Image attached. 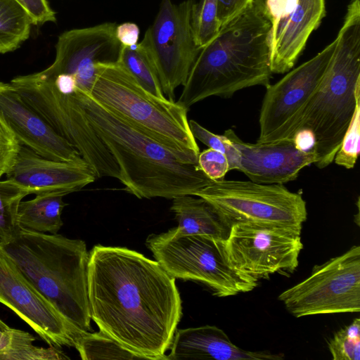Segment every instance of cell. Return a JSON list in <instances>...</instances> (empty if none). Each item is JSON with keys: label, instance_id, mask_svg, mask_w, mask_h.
Instances as JSON below:
<instances>
[{"label": "cell", "instance_id": "ac0fdd59", "mask_svg": "<svg viewBox=\"0 0 360 360\" xmlns=\"http://www.w3.org/2000/svg\"><path fill=\"white\" fill-rule=\"evenodd\" d=\"M6 176L30 194L35 195L53 191L69 194L93 183L96 178L87 163L50 160L22 145Z\"/></svg>", "mask_w": 360, "mask_h": 360}, {"label": "cell", "instance_id": "1f68e13d", "mask_svg": "<svg viewBox=\"0 0 360 360\" xmlns=\"http://www.w3.org/2000/svg\"><path fill=\"white\" fill-rule=\"evenodd\" d=\"M21 144L0 117V178L13 167Z\"/></svg>", "mask_w": 360, "mask_h": 360}, {"label": "cell", "instance_id": "f546056e", "mask_svg": "<svg viewBox=\"0 0 360 360\" xmlns=\"http://www.w3.org/2000/svg\"><path fill=\"white\" fill-rule=\"evenodd\" d=\"M360 98L334 158L335 162L346 169L354 167L360 151Z\"/></svg>", "mask_w": 360, "mask_h": 360}, {"label": "cell", "instance_id": "ab89813d", "mask_svg": "<svg viewBox=\"0 0 360 360\" xmlns=\"http://www.w3.org/2000/svg\"><path fill=\"white\" fill-rule=\"evenodd\" d=\"M266 0H252V4L265 14V4Z\"/></svg>", "mask_w": 360, "mask_h": 360}, {"label": "cell", "instance_id": "30bf717a", "mask_svg": "<svg viewBox=\"0 0 360 360\" xmlns=\"http://www.w3.org/2000/svg\"><path fill=\"white\" fill-rule=\"evenodd\" d=\"M278 299L295 317L359 312L360 247L315 265L310 276L281 292Z\"/></svg>", "mask_w": 360, "mask_h": 360}, {"label": "cell", "instance_id": "52a82bcc", "mask_svg": "<svg viewBox=\"0 0 360 360\" xmlns=\"http://www.w3.org/2000/svg\"><path fill=\"white\" fill-rule=\"evenodd\" d=\"M224 240L181 234L172 228L149 235L146 244L156 261L175 278L203 283L219 297L252 290L259 281L231 264Z\"/></svg>", "mask_w": 360, "mask_h": 360}, {"label": "cell", "instance_id": "74e56055", "mask_svg": "<svg viewBox=\"0 0 360 360\" xmlns=\"http://www.w3.org/2000/svg\"><path fill=\"white\" fill-rule=\"evenodd\" d=\"M292 141L297 148L301 150L307 151L313 149L315 143L312 133L308 129L297 131Z\"/></svg>", "mask_w": 360, "mask_h": 360}, {"label": "cell", "instance_id": "d6986e66", "mask_svg": "<svg viewBox=\"0 0 360 360\" xmlns=\"http://www.w3.org/2000/svg\"><path fill=\"white\" fill-rule=\"evenodd\" d=\"M325 13V0H297L290 13L271 24L269 46L272 73H285L294 66Z\"/></svg>", "mask_w": 360, "mask_h": 360}, {"label": "cell", "instance_id": "8d00e7d4", "mask_svg": "<svg viewBox=\"0 0 360 360\" xmlns=\"http://www.w3.org/2000/svg\"><path fill=\"white\" fill-rule=\"evenodd\" d=\"M139 28L133 22H124L117 25L115 35L119 41L126 46L137 44L139 37Z\"/></svg>", "mask_w": 360, "mask_h": 360}, {"label": "cell", "instance_id": "4dcf8cb0", "mask_svg": "<svg viewBox=\"0 0 360 360\" xmlns=\"http://www.w3.org/2000/svg\"><path fill=\"white\" fill-rule=\"evenodd\" d=\"M191 132L195 139L217 151L228 159L229 170L238 169L240 155L231 142L223 134L217 135L205 129L195 120H189Z\"/></svg>", "mask_w": 360, "mask_h": 360}, {"label": "cell", "instance_id": "7402d4cb", "mask_svg": "<svg viewBox=\"0 0 360 360\" xmlns=\"http://www.w3.org/2000/svg\"><path fill=\"white\" fill-rule=\"evenodd\" d=\"M64 192L53 191L36 195L32 200L21 201L18 210V223L21 229L56 234L63 222L61 214L67 204Z\"/></svg>", "mask_w": 360, "mask_h": 360}, {"label": "cell", "instance_id": "9a60e30c", "mask_svg": "<svg viewBox=\"0 0 360 360\" xmlns=\"http://www.w3.org/2000/svg\"><path fill=\"white\" fill-rule=\"evenodd\" d=\"M117 25L105 22L62 33L55 60L47 68L71 77L79 89L90 91L97 65L120 60L123 45L115 35Z\"/></svg>", "mask_w": 360, "mask_h": 360}, {"label": "cell", "instance_id": "277c9868", "mask_svg": "<svg viewBox=\"0 0 360 360\" xmlns=\"http://www.w3.org/2000/svg\"><path fill=\"white\" fill-rule=\"evenodd\" d=\"M27 279L72 325L91 330L89 252L84 240L20 228L0 245Z\"/></svg>", "mask_w": 360, "mask_h": 360}, {"label": "cell", "instance_id": "e575fe53", "mask_svg": "<svg viewBox=\"0 0 360 360\" xmlns=\"http://www.w3.org/2000/svg\"><path fill=\"white\" fill-rule=\"evenodd\" d=\"M252 0H218L217 18L221 27L248 6Z\"/></svg>", "mask_w": 360, "mask_h": 360}, {"label": "cell", "instance_id": "4316f807", "mask_svg": "<svg viewBox=\"0 0 360 360\" xmlns=\"http://www.w3.org/2000/svg\"><path fill=\"white\" fill-rule=\"evenodd\" d=\"M35 338L30 333L13 329L9 347L0 354V360H61L68 359L60 348L42 347L32 342Z\"/></svg>", "mask_w": 360, "mask_h": 360}, {"label": "cell", "instance_id": "2e32d148", "mask_svg": "<svg viewBox=\"0 0 360 360\" xmlns=\"http://www.w3.org/2000/svg\"><path fill=\"white\" fill-rule=\"evenodd\" d=\"M0 117L20 143L38 155L50 160L86 163L69 142L23 101L11 83L0 82Z\"/></svg>", "mask_w": 360, "mask_h": 360}, {"label": "cell", "instance_id": "ffe728a7", "mask_svg": "<svg viewBox=\"0 0 360 360\" xmlns=\"http://www.w3.org/2000/svg\"><path fill=\"white\" fill-rule=\"evenodd\" d=\"M167 360H280L283 355L267 351H248L234 345L214 326L176 329Z\"/></svg>", "mask_w": 360, "mask_h": 360}, {"label": "cell", "instance_id": "8fae6325", "mask_svg": "<svg viewBox=\"0 0 360 360\" xmlns=\"http://www.w3.org/2000/svg\"><path fill=\"white\" fill-rule=\"evenodd\" d=\"M335 46L336 39L311 59L266 87L257 143L292 141L325 76Z\"/></svg>", "mask_w": 360, "mask_h": 360}, {"label": "cell", "instance_id": "e0dca14e", "mask_svg": "<svg viewBox=\"0 0 360 360\" xmlns=\"http://www.w3.org/2000/svg\"><path fill=\"white\" fill-rule=\"evenodd\" d=\"M224 135L239 153L238 170L256 183H288L296 179L304 167L317 160L314 149L301 150L292 141L250 143L241 140L231 129L226 130Z\"/></svg>", "mask_w": 360, "mask_h": 360}, {"label": "cell", "instance_id": "603a6c76", "mask_svg": "<svg viewBox=\"0 0 360 360\" xmlns=\"http://www.w3.org/2000/svg\"><path fill=\"white\" fill-rule=\"evenodd\" d=\"M32 20L15 0H0V53L13 51L28 39Z\"/></svg>", "mask_w": 360, "mask_h": 360}, {"label": "cell", "instance_id": "7c38bea8", "mask_svg": "<svg viewBox=\"0 0 360 360\" xmlns=\"http://www.w3.org/2000/svg\"><path fill=\"white\" fill-rule=\"evenodd\" d=\"M301 230L261 222L232 224L224 240L231 264L257 281L278 273L289 275L299 264Z\"/></svg>", "mask_w": 360, "mask_h": 360}, {"label": "cell", "instance_id": "836d02e7", "mask_svg": "<svg viewBox=\"0 0 360 360\" xmlns=\"http://www.w3.org/2000/svg\"><path fill=\"white\" fill-rule=\"evenodd\" d=\"M27 12L33 25H42L48 22H56V13L46 0H15Z\"/></svg>", "mask_w": 360, "mask_h": 360}, {"label": "cell", "instance_id": "cb8c5ba5", "mask_svg": "<svg viewBox=\"0 0 360 360\" xmlns=\"http://www.w3.org/2000/svg\"><path fill=\"white\" fill-rule=\"evenodd\" d=\"M119 61L146 90L158 98H166L153 63L141 42L123 46Z\"/></svg>", "mask_w": 360, "mask_h": 360}, {"label": "cell", "instance_id": "5bb4252c", "mask_svg": "<svg viewBox=\"0 0 360 360\" xmlns=\"http://www.w3.org/2000/svg\"><path fill=\"white\" fill-rule=\"evenodd\" d=\"M0 302L49 346L74 347L85 333L70 323L27 279L0 245Z\"/></svg>", "mask_w": 360, "mask_h": 360}, {"label": "cell", "instance_id": "7a4b0ae2", "mask_svg": "<svg viewBox=\"0 0 360 360\" xmlns=\"http://www.w3.org/2000/svg\"><path fill=\"white\" fill-rule=\"evenodd\" d=\"M94 129L120 169L119 181L138 198L173 199L195 192L213 181L147 134L115 115L88 91L76 87Z\"/></svg>", "mask_w": 360, "mask_h": 360}, {"label": "cell", "instance_id": "f1b7e54d", "mask_svg": "<svg viewBox=\"0 0 360 360\" xmlns=\"http://www.w3.org/2000/svg\"><path fill=\"white\" fill-rule=\"evenodd\" d=\"M328 347L333 360H359V318L335 333L328 342Z\"/></svg>", "mask_w": 360, "mask_h": 360}, {"label": "cell", "instance_id": "f35d334b", "mask_svg": "<svg viewBox=\"0 0 360 360\" xmlns=\"http://www.w3.org/2000/svg\"><path fill=\"white\" fill-rule=\"evenodd\" d=\"M13 329L0 319V354L9 347Z\"/></svg>", "mask_w": 360, "mask_h": 360}, {"label": "cell", "instance_id": "8992f818", "mask_svg": "<svg viewBox=\"0 0 360 360\" xmlns=\"http://www.w3.org/2000/svg\"><path fill=\"white\" fill-rule=\"evenodd\" d=\"M89 92L110 112L185 162L198 164L200 149L190 129L188 109L146 90L120 61L97 65Z\"/></svg>", "mask_w": 360, "mask_h": 360}, {"label": "cell", "instance_id": "5b68a950", "mask_svg": "<svg viewBox=\"0 0 360 360\" xmlns=\"http://www.w3.org/2000/svg\"><path fill=\"white\" fill-rule=\"evenodd\" d=\"M335 39L329 66L297 129L312 133L319 169L334 161L360 98L359 0L350 1Z\"/></svg>", "mask_w": 360, "mask_h": 360}, {"label": "cell", "instance_id": "4fadbf2b", "mask_svg": "<svg viewBox=\"0 0 360 360\" xmlns=\"http://www.w3.org/2000/svg\"><path fill=\"white\" fill-rule=\"evenodd\" d=\"M194 3L185 0L175 4L162 0L154 22L141 41L153 63L162 92L169 100H174L175 89L185 84L201 49L191 27Z\"/></svg>", "mask_w": 360, "mask_h": 360}, {"label": "cell", "instance_id": "d4e9b609", "mask_svg": "<svg viewBox=\"0 0 360 360\" xmlns=\"http://www.w3.org/2000/svg\"><path fill=\"white\" fill-rule=\"evenodd\" d=\"M75 347L83 360L141 359L101 331L84 333Z\"/></svg>", "mask_w": 360, "mask_h": 360}, {"label": "cell", "instance_id": "44dd1931", "mask_svg": "<svg viewBox=\"0 0 360 360\" xmlns=\"http://www.w3.org/2000/svg\"><path fill=\"white\" fill-rule=\"evenodd\" d=\"M171 210L178 226L176 231L184 235H200L226 239L229 227L202 198L184 195L172 199Z\"/></svg>", "mask_w": 360, "mask_h": 360}, {"label": "cell", "instance_id": "484cf974", "mask_svg": "<svg viewBox=\"0 0 360 360\" xmlns=\"http://www.w3.org/2000/svg\"><path fill=\"white\" fill-rule=\"evenodd\" d=\"M29 191L9 179L0 180V245L12 240L20 229L18 210Z\"/></svg>", "mask_w": 360, "mask_h": 360}, {"label": "cell", "instance_id": "3957f363", "mask_svg": "<svg viewBox=\"0 0 360 360\" xmlns=\"http://www.w3.org/2000/svg\"><path fill=\"white\" fill-rule=\"evenodd\" d=\"M271 27L252 4L222 25L200 49L177 102L189 109L210 96L230 98L245 88L268 86Z\"/></svg>", "mask_w": 360, "mask_h": 360}, {"label": "cell", "instance_id": "83f0119b", "mask_svg": "<svg viewBox=\"0 0 360 360\" xmlns=\"http://www.w3.org/2000/svg\"><path fill=\"white\" fill-rule=\"evenodd\" d=\"M218 0H200L194 3L191 27L197 44L203 47L218 33L221 25L217 18Z\"/></svg>", "mask_w": 360, "mask_h": 360}, {"label": "cell", "instance_id": "d590c367", "mask_svg": "<svg viewBox=\"0 0 360 360\" xmlns=\"http://www.w3.org/2000/svg\"><path fill=\"white\" fill-rule=\"evenodd\" d=\"M296 3L297 0H266L265 15L272 24L290 13Z\"/></svg>", "mask_w": 360, "mask_h": 360}, {"label": "cell", "instance_id": "9c48e42d", "mask_svg": "<svg viewBox=\"0 0 360 360\" xmlns=\"http://www.w3.org/2000/svg\"><path fill=\"white\" fill-rule=\"evenodd\" d=\"M193 195L205 200L229 228L238 222H261L302 229L307 217L302 194L283 184L223 179Z\"/></svg>", "mask_w": 360, "mask_h": 360}, {"label": "cell", "instance_id": "6da1fadb", "mask_svg": "<svg viewBox=\"0 0 360 360\" xmlns=\"http://www.w3.org/2000/svg\"><path fill=\"white\" fill-rule=\"evenodd\" d=\"M88 290L100 331L141 359L167 360L182 302L175 278L156 260L96 245L89 252Z\"/></svg>", "mask_w": 360, "mask_h": 360}, {"label": "cell", "instance_id": "d6a6232c", "mask_svg": "<svg viewBox=\"0 0 360 360\" xmlns=\"http://www.w3.org/2000/svg\"><path fill=\"white\" fill-rule=\"evenodd\" d=\"M198 166L213 181L223 179L226 173L230 171L226 155L210 148L199 153Z\"/></svg>", "mask_w": 360, "mask_h": 360}, {"label": "cell", "instance_id": "ba28073f", "mask_svg": "<svg viewBox=\"0 0 360 360\" xmlns=\"http://www.w3.org/2000/svg\"><path fill=\"white\" fill-rule=\"evenodd\" d=\"M11 84L27 104L79 152L96 177L120 179L118 166L91 126L75 89H60L39 72L17 77Z\"/></svg>", "mask_w": 360, "mask_h": 360}]
</instances>
